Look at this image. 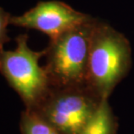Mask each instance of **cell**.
Listing matches in <instances>:
<instances>
[{
  "label": "cell",
  "instance_id": "6da1fadb",
  "mask_svg": "<svg viewBox=\"0 0 134 134\" xmlns=\"http://www.w3.org/2000/svg\"><path fill=\"white\" fill-rule=\"evenodd\" d=\"M132 64V46L123 33L96 19L91 38L87 85L100 99H108L128 75Z\"/></svg>",
  "mask_w": 134,
  "mask_h": 134
},
{
  "label": "cell",
  "instance_id": "7a4b0ae2",
  "mask_svg": "<svg viewBox=\"0 0 134 134\" xmlns=\"http://www.w3.org/2000/svg\"><path fill=\"white\" fill-rule=\"evenodd\" d=\"M96 18L53 39L45 48L44 67L52 87L87 85L88 57Z\"/></svg>",
  "mask_w": 134,
  "mask_h": 134
},
{
  "label": "cell",
  "instance_id": "3957f363",
  "mask_svg": "<svg viewBox=\"0 0 134 134\" xmlns=\"http://www.w3.org/2000/svg\"><path fill=\"white\" fill-rule=\"evenodd\" d=\"M28 40L27 34H21L16 38L15 49L0 50V74L18 94L25 109L35 111L52 86L45 67L40 65L45 50L33 51Z\"/></svg>",
  "mask_w": 134,
  "mask_h": 134
},
{
  "label": "cell",
  "instance_id": "277c9868",
  "mask_svg": "<svg viewBox=\"0 0 134 134\" xmlns=\"http://www.w3.org/2000/svg\"><path fill=\"white\" fill-rule=\"evenodd\" d=\"M101 100L87 85L51 87L35 112L60 134H80Z\"/></svg>",
  "mask_w": 134,
  "mask_h": 134
},
{
  "label": "cell",
  "instance_id": "5b68a950",
  "mask_svg": "<svg viewBox=\"0 0 134 134\" xmlns=\"http://www.w3.org/2000/svg\"><path fill=\"white\" fill-rule=\"evenodd\" d=\"M92 18L64 2L48 0L39 1L22 15L11 16L10 24L38 31L47 35L49 39H53Z\"/></svg>",
  "mask_w": 134,
  "mask_h": 134
},
{
  "label": "cell",
  "instance_id": "8992f818",
  "mask_svg": "<svg viewBox=\"0 0 134 134\" xmlns=\"http://www.w3.org/2000/svg\"><path fill=\"white\" fill-rule=\"evenodd\" d=\"M118 128V118L113 112L108 99H102L80 134H117Z\"/></svg>",
  "mask_w": 134,
  "mask_h": 134
},
{
  "label": "cell",
  "instance_id": "52a82bcc",
  "mask_svg": "<svg viewBox=\"0 0 134 134\" xmlns=\"http://www.w3.org/2000/svg\"><path fill=\"white\" fill-rule=\"evenodd\" d=\"M19 127L21 134H60L37 112L26 109L21 113Z\"/></svg>",
  "mask_w": 134,
  "mask_h": 134
},
{
  "label": "cell",
  "instance_id": "ba28073f",
  "mask_svg": "<svg viewBox=\"0 0 134 134\" xmlns=\"http://www.w3.org/2000/svg\"><path fill=\"white\" fill-rule=\"evenodd\" d=\"M11 15L0 7V50L4 49L5 44L10 41L8 36V26L10 24Z\"/></svg>",
  "mask_w": 134,
  "mask_h": 134
}]
</instances>
